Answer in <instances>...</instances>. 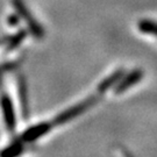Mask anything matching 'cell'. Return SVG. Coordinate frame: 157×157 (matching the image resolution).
Returning <instances> with one entry per match:
<instances>
[{
    "mask_svg": "<svg viewBox=\"0 0 157 157\" xmlns=\"http://www.w3.org/2000/svg\"><path fill=\"white\" fill-rule=\"evenodd\" d=\"M23 150V142L17 139L15 141H13L10 146H7L2 150L0 151V155L1 156H15V155H19L20 152Z\"/></svg>",
    "mask_w": 157,
    "mask_h": 157,
    "instance_id": "52a82bcc",
    "label": "cell"
},
{
    "mask_svg": "<svg viewBox=\"0 0 157 157\" xmlns=\"http://www.w3.org/2000/svg\"><path fill=\"white\" fill-rule=\"evenodd\" d=\"M17 95H19L20 104H21V109H22V117H23V119H27L29 115L28 94H27L26 82H25V79H23L21 76H17Z\"/></svg>",
    "mask_w": 157,
    "mask_h": 157,
    "instance_id": "5b68a950",
    "label": "cell"
},
{
    "mask_svg": "<svg viewBox=\"0 0 157 157\" xmlns=\"http://www.w3.org/2000/svg\"><path fill=\"white\" fill-rule=\"evenodd\" d=\"M137 29L143 34H149L157 37V22L154 20H148V19L140 20L137 22Z\"/></svg>",
    "mask_w": 157,
    "mask_h": 157,
    "instance_id": "8992f818",
    "label": "cell"
},
{
    "mask_svg": "<svg viewBox=\"0 0 157 157\" xmlns=\"http://www.w3.org/2000/svg\"><path fill=\"white\" fill-rule=\"evenodd\" d=\"M19 19H20V17H15V19H11V17H10V19H8V22L12 23V25H17V23L19 22Z\"/></svg>",
    "mask_w": 157,
    "mask_h": 157,
    "instance_id": "ba28073f",
    "label": "cell"
},
{
    "mask_svg": "<svg viewBox=\"0 0 157 157\" xmlns=\"http://www.w3.org/2000/svg\"><path fill=\"white\" fill-rule=\"evenodd\" d=\"M142 78H143V71L140 70V69H135L132 72L127 73L124 77L120 79V82L115 86V90H114L115 94L124 93L130 87L135 86Z\"/></svg>",
    "mask_w": 157,
    "mask_h": 157,
    "instance_id": "277c9868",
    "label": "cell"
},
{
    "mask_svg": "<svg viewBox=\"0 0 157 157\" xmlns=\"http://www.w3.org/2000/svg\"><path fill=\"white\" fill-rule=\"evenodd\" d=\"M0 106L2 109V115H4L6 128L8 130V133L13 134L14 130H15V127H17V118H15L14 107H13L11 98L8 97L7 93H2L0 95Z\"/></svg>",
    "mask_w": 157,
    "mask_h": 157,
    "instance_id": "3957f363",
    "label": "cell"
},
{
    "mask_svg": "<svg viewBox=\"0 0 157 157\" xmlns=\"http://www.w3.org/2000/svg\"><path fill=\"white\" fill-rule=\"evenodd\" d=\"M124 76V69H118L114 72H112L108 77L101 80L100 84L98 85L95 92H93L91 95H89L86 99L82 100L80 102L73 105V106L69 107L67 109H64L63 112H61L58 115H56L54 119H51L50 121H45V122H40L37 124H34L32 127H29L28 129H26L22 134L20 135L17 139L23 142V143H29L33 141L40 139L41 136L45 135L47 133H49L50 130L71 121L72 119L77 118L79 115H82L83 113H85L87 109H90L91 107H93L95 104H98L101 100V98L106 94V92L111 87H113V85H117L120 82V79Z\"/></svg>",
    "mask_w": 157,
    "mask_h": 157,
    "instance_id": "6da1fadb",
    "label": "cell"
},
{
    "mask_svg": "<svg viewBox=\"0 0 157 157\" xmlns=\"http://www.w3.org/2000/svg\"><path fill=\"white\" fill-rule=\"evenodd\" d=\"M12 4L14 6L17 13L19 14V17L26 22L30 34L33 35L35 39L37 40L43 39V36H44V29L41 26V23L34 17L32 12L29 11L28 7L23 2V0H12Z\"/></svg>",
    "mask_w": 157,
    "mask_h": 157,
    "instance_id": "7a4b0ae2",
    "label": "cell"
}]
</instances>
